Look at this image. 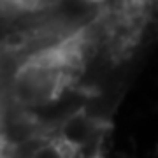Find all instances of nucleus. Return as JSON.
<instances>
[{
	"label": "nucleus",
	"mask_w": 158,
	"mask_h": 158,
	"mask_svg": "<svg viewBox=\"0 0 158 158\" xmlns=\"http://www.w3.org/2000/svg\"><path fill=\"white\" fill-rule=\"evenodd\" d=\"M146 46L113 2H0V158H107Z\"/></svg>",
	"instance_id": "obj_1"
}]
</instances>
